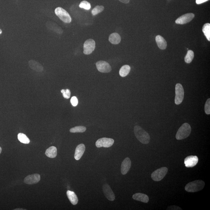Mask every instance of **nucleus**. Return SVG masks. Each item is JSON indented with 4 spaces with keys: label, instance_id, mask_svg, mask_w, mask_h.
I'll list each match as a JSON object with an SVG mask.
<instances>
[{
    "label": "nucleus",
    "instance_id": "27",
    "mask_svg": "<svg viewBox=\"0 0 210 210\" xmlns=\"http://www.w3.org/2000/svg\"><path fill=\"white\" fill-rule=\"evenodd\" d=\"M104 7L103 6H97L95 8L93 9L92 11V13L93 15H95L101 13L104 10Z\"/></svg>",
    "mask_w": 210,
    "mask_h": 210
},
{
    "label": "nucleus",
    "instance_id": "35",
    "mask_svg": "<svg viewBox=\"0 0 210 210\" xmlns=\"http://www.w3.org/2000/svg\"><path fill=\"white\" fill-rule=\"evenodd\" d=\"M2 148H1V147H0V154H1V152H2Z\"/></svg>",
    "mask_w": 210,
    "mask_h": 210
},
{
    "label": "nucleus",
    "instance_id": "12",
    "mask_svg": "<svg viewBox=\"0 0 210 210\" xmlns=\"http://www.w3.org/2000/svg\"><path fill=\"white\" fill-rule=\"evenodd\" d=\"M103 191L105 197L109 200L112 201L115 200V194L109 185L106 184L103 185Z\"/></svg>",
    "mask_w": 210,
    "mask_h": 210
},
{
    "label": "nucleus",
    "instance_id": "8",
    "mask_svg": "<svg viewBox=\"0 0 210 210\" xmlns=\"http://www.w3.org/2000/svg\"><path fill=\"white\" fill-rule=\"evenodd\" d=\"M114 140L113 139L107 138H102L99 139L96 142L95 145L97 148H109L113 144Z\"/></svg>",
    "mask_w": 210,
    "mask_h": 210
},
{
    "label": "nucleus",
    "instance_id": "33",
    "mask_svg": "<svg viewBox=\"0 0 210 210\" xmlns=\"http://www.w3.org/2000/svg\"><path fill=\"white\" fill-rule=\"evenodd\" d=\"M208 1V0H196V2L197 4H199L203 3L206 2V1Z\"/></svg>",
    "mask_w": 210,
    "mask_h": 210
},
{
    "label": "nucleus",
    "instance_id": "26",
    "mask_svg": "<svg viewBox=\"0 0 210 210\" xmlns=\"http://www.w3.org/2000/svg\"><path fill=\"white\" fill-rule=\"evenodd\" d=\"M86 128L84 126H75L72 128L70 130V132L71 133H83L85 132Z\"/></svg>",
    "mask_w": 210,
    "mask_h": 210
},
{
    "label": "nucleus",
    "instance_id": "6",
    "mask_svg": "<svg viewBox=\"0 0 210 210\" xmlns=\"http://www.w3.org/2000/svg\"><path fill=\"white\" fill-rule=\"evenodd\" d=\"M175 93V103L176 105L180 104L183 102L184 97V90L181 84L177 83L176 84Z\"/></svg>",
    "mask_w": 210,
    "mask_h": 210
},
{
    "label": "nucleus",
    "instance_id": "31",
    "mask_svg": "<svg viewBox=\"0 0 210 210\" xmlns=\"http://www.w3.org/2000/svg\"><path fill=\"white\" fill-rule=\"evenodd\" d=\"M71 103L73 106H76L78 104V101L76 97H72L71 98Z\"/></svg>",
    "mask_w": 210,
    "mask_h": 210
},
{
    "label": "nucleus",
    "instance_id": "28",
    "mask_svg": "<svg viewBox=\"0 0 210 210\" xmlns=\"http://www.w3.org/2000/svg\"><path fill=\"white\" fill-rule=\"evenodd\" d=\"M79 7L80 8H83L85 10H89L91 8V5L87 1H84L80 3Z\"/></svg>",
    "mask_w": 210,
    "mask_h": 210
},
{
    "label": "nucleus",
    "instance_id": "36",
    "mask_svg": "<svg viewBox=\"0 0 210 210\" xmlns=\"http://www.w3.org/2000/svg\"><path fill=\"white\" fill-rule=\"evenodd\" d=\"M2 30H1V29H0V34H2Z\"/></svg>",
    "mask_w": 210,
    "mask_h": 210
},
{
    "label": "nucleus",
    "instance_id": "22",
    "mask_svg": "<svg viewBox=\"0 0 210 210\" xmlns=\"http://www.w3.org/2000/svg\"><path fill=\"white\" fill-rule=\"evenodd\" d=\"M131 68L129 65H124L120 69L119 72L120 76L125 77L128 75L130 72Z\"/></svg>",
    "mask_w": 210,
    "mask_h": 210
},
{
    "label": "nucleus",
    "instance_id": "11",
    "mask_svg": "<svg viewBox=\"0 0 210 210\" xmlns=\"http://www.w3.org/2000/svg\"><path fill=\"white\" fill-rule=\"evenodd\" d=\"M198 161L199 158L197 156L191 155L185 158L184 163L186 167L191 168L195 166Z\"/></svg>",
    "mask_w": 210,
    "mask_h": 210
},
{
    "label": "nucleus",
    "instance_id": "4",
    "mask_svg": "<svg viewBox=\"0 0 210 210\" xmlns=\"http://www.w3.org/2000/svg\"><path fill=\"white\" fill-rule=\"evenodd\" d=\"M55 14L60 19L66 23H70L72 19L70 15L64 9L61 7H57L55 11Z\"/></svg>",
    "mask_w": 210,
    "mask_h": 210
},
{
    "label": "nucleus",
    "instance_id": "20",
    "mask_svg": "<svg viewBox=\"0 0 210 210\" xmlns=\"http://www.w3.org/2000/svg\"><path fill=\"white\" fill-rule=\"evenodd\" d=\"M109 41L112 44H117L121 41V38L119 34L117 33L111 34L109 38Z\"/></svg>",
    "mask_w": 210,
    "mask_h": 210
},
{
    "label": "nucleus",
    "instance_id": "16",
    "mask_svg": "<svg viewBox=\"0 0 210 210\" xmlns=\"http://www.w3.org/2000/svg\"><path fill=\"white\" fill-rule=\"evenodd\" d=\"M132 197L134 200L143 203H147L149 201V198L148 196L146 194L142 193H136L133 195Z\"/></svg>",
    "mask_w": 210,
    "mask_h": 210
},
{
    "label": "nucleus",
    "instance_id": "34",
    "mask_svg": "<svg viewBox=\"0 0 210 210\" xmlns=\"http://www.w3.org/2000/svg\"><path fill=\"white\" fill-rule=\"evenodd\" d=\"M119 1L124 4L129 3L130 2V0H119Z\"/></svg>",
    "mask_w": 210,
    "mask_h": 210
},
{
    "label": "nucleus",
    "instance_id": "17",
    "mask_svg": "<svg viewBox=\"0 0 210 210\" xmlns=\"http://www.w3.org/2000/svg\"><path fill=\"white\" fill-rule=\"evenodd\" d=\"M155 40L157 45L160 49L163 50L166 48L167 43L163 37L160 35H158L156 37Z\"/></svg>",
    "mask_w": 210,
    "mask_h": 210
},
{
    "label": "nucleus",
    "instance_id": "9",
    "mask_svg": "<svg viewBox=\"0 0 210 210\" xmlns=\"http://www.w3.org/2000/svg\"><path fill=\"white\" fill-rule=\"evenodd\" d=\"M97 69L102 73H108L112 71V67L108 63L104 61L97 62L96 64Z\"/></svg>",
    "mask_w": 210,
    "mask_h": 210
},
{
    "label": "nucleus",
    "instance_id": "13",
    "mask_svg": "<svg viewBox=\"0 0 210 210\" xmlns=\"http://www.w3.org/2000/svg\"><path fill=\"white\" fill-rule=\"evenodd\" d=\"M40 180V176L38 174L28 176L25 178L24 183L28 185H33L38 183Z\"/></svg>",
    "mask_w": 210,
    "mask_h": 210
},
{
    "label": "nucleus",
    "instance_id": "25",
    "mask_svg": "<svg viewBox=\"0 0 210 210\" xmlns=\"http://www.w3.org/2000/svg\"><path fill=\"white\" fill-rule=\"evenodd\" d=\"M194 52L192 50H188L187 53L185 58V62L188 64L190 63L194 59Z\"/></svg>",
    "mask_w": 210,
    "mask_h": 210
},
{
    "label": "nucleus",
    "instance_id": "19",
    "mask_svg": "<svg viewBox=\"0 0 210 210\" xmlns=\"http://www.w3.org/2000/svg\"><path fill=\"white\" fill-rule=\"evenodd\" d=\"M67 195L69 201L72 205H75L78 203V198L74 191L68 190L67 192Z\"/></svg>",
    "mask_w": 210,
    "mask_h": 210
},
{
    "label": "nucleus",
    "instance_id": "37",
    "mask_svg": "<svg viewBox=\"0 0 210 210\" xmlns=\"http://www.w3.org/2000/svg\"><path fill=\"white\" fill-rule=\"evenodd\" d=\"M15 210H24V209H18V208H17V209H15Z\"/></svg>",
    "mask_w": 210,
    "mask_h": 210
},
{
    "label": "nucleus",
    "instance_id": "7",
    "mask_svg": "<svg viewBox=\"0 0 210 210\" xmlns=\"http://www.w3.org/2000/svg\"><path fill=\"white\" fill-rule=\"evenodd\" d=\"M95 48V42L93 39H89L85 42L83 46L85 55H89L92 53Z\"/></svg>",
    "mask_w": 210,
    "mask_h": 210
},
{
    "label": "nucleus",
    "instance_id": "29",
    "mask_svg": "<svg viewBox=\"0 0 210 210\" xmlns=\"http://www.w3.org/2000/svg\"><path fill=\"white\" fill-rule=\"evenodd\" d=\"M62 93L63 94V97L64 98L69 99L71 97V91L69 89H62L61 91Z\"/></svg>",
    "mask_w": 210,
    "mask_h": 210
},
{
    "label": "nucleus",
    "instance_id": "30",
    "mask_svg": "<svg viewBox=\"0 0 210 210\" xmlns=\"http://www.w3.org/2000/svg\"><path fill=\"white\" fill-rule=\"evenodd\" d=\"M205 112L207 115L210 114V98L207 100L205 105Z\"/></svg>",
    "mask_w": 210,
    "mask_h": 210
},
{
    "label": "nucleus",
    "instance_id": "5",
    "mask_svg": "<svg viewBox=\"0 0 210 210\" xmlns=\"http://www.w3.org/2000/svg\"><path fill=\"white\" fill-rule=\"evenodd\" d=\"M168 168L163 167L154 171L151 174V178L155 181H160L166 176L168 172Z\"/></svg>",
    "mask_w": 210,
    "mask_h": 210
},
{
    "label": "nucleus",
    "instance_id": "2",
    "mask_svg": "<svg viewBox=\"0 0 210 210\" xmlns=\"http://www.w3.org/2000/svg\"><path fill=\"white\" fill-rule=\"evenodd\" d=\"M205 185V182L203 180H195L188 183L185 187V189L189 192H197L203 189Z\"/></svg>",
    "mask_w": 210,
    "mask_h": 210
},
{
    "label": "nucleus",
    "instance_id": "21",
    "mask_svg": "<svg viewBox=\"0 0 210 210\" xmlns=\"http://www.w3.org/2000/svg\"><path fill=\"white\" fill-rule=\"evenodd\" d=\"M45 154L48 157L50 158H55L57 154V150L55 146H51L46 150Z\"/></svg>",
    "mask_w": 210,
    "mask_h": 210
},
{
    "label": "nucleus",
    "instance_id": "1",
    "mask_svg": "<svg viewBox=\"0 0 210 210\" xmlns=\"http://www.w3.org/2000/svg\"><path fill=\"white\" fill-rule=\"evenodd\" d=\"M134 132L135 137L140 143L143 144H148L149 143L150 137L149 134L140 126H134Z\"/></svg>",
    "mask_w": 210,
    "mask_h": 210
},
{
    "label": "nucleus",
    "instance_id": "32",
    "mask_svg": "<svg viewBox=\"0 0 210 210\" xmlns=\"http://www.w3.org/2000/svg\"><path fill=\"white\" fill-rule=\"evenodd\" d=\"M167 210H182L181 208H180V207L177 206H176V205H173V206H170L168 207L167 208Z\"/></svg>",
    "mask_w": 210,
    "mask_h": 210
},
{
    "label": "nucleus",
    "instance_id": "3",
    "mask_svg": "<svg viewBox=\"0 0 210 210\" xmlns=\"http://www.w3.org/2000/svg\"><path fill=\"white\" fill-rule=\"evenodd\" d=\"M191 130V126L188 123H184L177 131L176 138L177 140H181L187 138L190 134Z\"/></svg>",
    "mask_w": 210,
    "mask_h": 210
},
{
    "label": "nucleus",
    "instance_id": "24",
    "mask_svg": "<svg viewBox=\"0 0 210 210\" xmlns=\"http://www.w3.org/2000/svg\"><path fill=\"white\" fill-rule=\"evenodd\" d=\"M18 138L21 143L28 144L30 143V140L25 134L23 133H19L18 135Z\"/></svg>",
    "mask_w": 210,
    "mask_h": 210
},
{
    "label": "nucleus",
    "instance_id": "15",
    "mask_svg": "<svg viewBox=\"0 0 210 210\" xmlns=\"http://www.w3.org/2000/svg\"><path fill=\"white\" fill-rule=\"evenodd\" d=\"M85 151V146L83 144H81L77 146L75 149V160H80Z\"/></svg>",
    "mask_w": 210,
    "mask_h": 210
},
{
    "label": "nucleus",
    "instance_id": "14",
    "mask_svg": "<svg viewBox=\"0 0 210 210\" xmlns=\"http://www.w3.org/2000/svg\"><path fill=\"white\" fill-rule=\"evenodd\" d=\"M131 167V162L129 158H126L123 160L121 165V171L123 175H126L129 172Z\"/></svg>",
    "mask_w": 210,
    "mask_h": 210
},
{
    "label": "nucleus",
    "instance_id": "10",
    "mask_svg": "<svg viewBox=\"0 0 210 210\" xmlns=\"http://www.w3.org/2000/svg\"><path fill=\"white\" fill-rule=\"evenodd\" d=\"M194 15L192 13H188L182 15L176 21L177 24L183 25L187 24L194 19Z\"/></svg>",
    "mask_w": 210,
    "mask_h": 210
},
{
    "label": "nucleus",
    "instance_id": "23",
    "mask_svg": "<svg viewBox=\"0 0 210 210\" xmlns=\"http://www.w3.org/2000/svg\"><path fill=\"white\" fill-rule=\"evenodd\" d=\"M202 31L206 37L207 39L210 41V24L207 23L204 25L202 28Z\"/></svg>",
    "mask_w": 210,
    "mask_h": 210
},
{
    "label": "nucleus",
    "instance_id": "18",
    "mask_svg": "<svg viewBox=\"0 0 210 210\" xmlns=\"http://www.w3.org/2000/svg\"><path fill=\"white\" fill-rule=\"evenodd\" d=\"M29 66L32 70L37 72H42L43 70V67L40 63L37 61L31 60L29 62Z\"/></svg>",
    "mask_w": 210,
    "mask_h": 210
}]
</instances>
